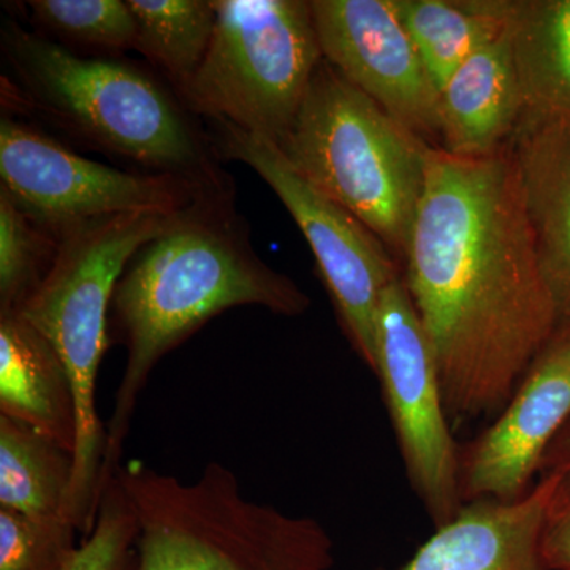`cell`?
I'll return each instance as SVG.
<instances>
[{
  "label": "cell",
  "instance_id": "23",
  "mask_svg": "<svg viewBox=\"0 0 570 570\" xmlns=\"http://www.w3.org/2000/svg\"><path fill=\"white\" fill-rule=\"evenodd\" d=\"M140 524L129 494L112 478L100 501L96 524L63 570H138Z\"/></svg>",
  "mask_w": 570,
  "mask_h": 570
},
{
  "label": "cell",
  "instance_id": "1",
  "mask_svg": "<svg viewBox=\"0 0 570 570\" xmlns=\"http://www.w3.org/2000/svg\"><path fill=\"white\" fill-rule=\"evenodd\" d=\"M403 264L450 420H493L560 330L509 145L430 149Z\"/></svg>",
  "mask_w": 570,
  "mask_h": 570
},
{
  "label": "cell",
  "instance_id": "14",
  "mask_svg": "<svg viewBox=\"0 0 570 570\" xmlns=\"http://www.w3.org/2000/svg\"><path fill=\"white\" fill-rule=\"evenodd\" d=\"M509 146L560 328L570 326V118L523 116Z\"/></svg>",
  "mask_w": 570,
  "mask_h": 570
},
{
  "label": "cell",
  "instance_id": "7",
  "mask_svg": "<svg viewBox=\"0 0 570 570\" xmlns=\"http://www.w3.org/2000/svg\"><path fill=\"white\" fill-rule=\"evenodd\" d=\"M212 43L178 92L195 116L283 140L324 61L305 0H214Z\"/></svg>",
  "mask_w": 570,
  "mask_h": 570
},
{
  "label": "cell",
  "instance_id": "26",
  "mask_svg": "<svg viewBox=\"0 0 570 570\" xmlns=\"http://www.w3.org/2000/svg\"><path fill=\"white\" fill-rule=\"evenodd\" d=\"M568 469H570V423L551 445L540 469V475L566 472Z\"/></svg>",
  "mask_w": 570,
  "mask_h": 570
},
{
  "label": "cell",
  "instance_id": "19",
  "mask_svg": "<svg viewBox=\"0 0 570 570\" xmlns=\"http://www.w3.org/2000/svg\"><path fill=\"white\" fill-rule=\"evenodd\" d=\"M439 94L469 56L504 31L491 0H393Z\"/></svg>",
  "mask_w": 570,
  "mask_h": 570
},
{
  "label": "cell",
  "instance_id": "2",
  "mask_svg": "<svg viewBox=\"0 0 570 570\" xmlns=\"http://www.w3.org/2000/svg\"><path fill=\"white\" fill-rule=\"evenodd\" d=\"M238 306L295 317L311 299L255 253L227 179L204 190L146 243L116 284L108 333L110 343L126 347L127 358L107 425L104 491L122 464L124 442L154 367L206 322Z\"/></svg>",
  "mask_w": 570,
  "mask_h": 570
},
{
  "label": "cell",
  "instance_id": "16",
  "mask_svg": "<svg viewBox=\"0 0 570 570\" xmlns=\"http://www.w3.org/2000/svg\"><path fill=\"white\" fill-rule=\"evenodd\" d=\"M0 415L75 455L77 397L61 356L21 314H0Z\"/></svg>",
  "mask_w": 570,
  "mask_h": 570
},
{
  "label": "cell",
  "instance_id": "12",
  "mask_svg": "<svg viewBox=\"0 0 570 570\" xmlns=\"http://www.w3.org/2000/svg\"><path fill=\"white\" fill-rule=\"evenodd\" d=\"M569 423L570 326H562L491 425L461 450L464 504L478 499L523 498Z\"/></svg>",
  "mask_w": 570,
  "mask_h": 570
},
{
  "label": "cell",
  "instance_id": "6",
  "mask_svg": "<svg viewBox=\"0 0 570 570\" xmlns=\"http://www.w3.org/2000/svg\"><path fill=\"white\" fill-rule=\"evenodd\" d=\"M276 146L299 175L358 217L404 262L433 146L325 59Z\"/></svg>",
  "mask_w": 570,
  "mask_h": 570
},
{
  "label": "cell",
  "instance_id": "21",
  "mask_svg": "<svg viewBox=\"0 0 570 570\" xmlns=\"http://www.w3.org/2000/svg\"><path fill=\"white\" fill-rule=\"evenodd\" d=\"M61 232L41 224L0 189V314L17 313L58 255Z\"/></svg>",
  "mask_w": 570,
  "mask_h": 570
},
{
  "label": "cell",
  "instance_id": "22",
  "mask_svg": "<svg viewBox=\"0 0 570 570\" xmlns=\"http://www.w3.org/2000/svg\"><path fill=\"white\" fill-rule=\"evenodd\" d=\"M32 20L62 40L107 51L135 50L138 26L122 0H32Z\"/></svg>",
  "mask_w": 570,
  "mask_h": 570
},
{
  "label": "cell",
  "instance_id": "5",
  "mask_svg": "<svg viewBox=\"0 0 570 570\" xmlns=\"http://www.w3.org/2000/svg\"><path fill=\"white\" fill-rule=\"evenodd\" d=\"M116 478L138 524V570H330L335 543L311 517L243 493L235 472L209 461L193 482L127 461Z\"/></svg>",
  "mask_w": 570,
  "mask_h": 570
},
{
  "label": "cell",
  "instance_id": "3",
  "mask_svg": "<svg viewBox=\"0 0 570 570\" xmlns=\"http://www.w3.org/2000/svg\"><path fill=\"white\" fill-rule=\"evenodd\" d=\"M2 102L28 108L94 148L157 174L227 178L194 112L151 73L115 59L82 58L18 22L2 26Z\"/></svg>",
  "mask_w": 570,
  "mask_h": 570
},
{
  "label": "cell",
  "instance_id": "25",
  "mask_svg": "<svg viewBox=\"0 0 570 570\" xmlns=\"http://www.w3.org/2000/svg\"><path fill=\"white\" fill-rule=\"evenodd\" d=\"M540 550L547 570H570V469L561 472L547 504Z\"/></svg>",
  "mask_w": 570,
  "mask_h": 570
},
{
  "label": "cell",
  "instance_id": "20",
  "mask_svg": "<svg viewBox=\"0 0 570 570\" xmlns=\"http://www.w3.org/2000/svg\"><path fill=\"white\" fill-rule=\"evenodd\" d=\"M127 6L138 26L135 50L160 69L178 94L212 43L214 0H127Z\"/></svg>",
  "mask_w": 570,
  "mask_h": 570
},
{
  "label": "cell",
  "instance_id": "10",
  "mask_svg": "<svg viewBox=\"0 0 570 570\" xmlns=\"http://www.w3.org/2000/svg\"><path fill=\"white\" fill-rule=\"evenodd\" d=\"M376 374L412 490L434 527L459 515L461 450L452 433L436 360L403 277L379 306Z\"/></svg>",
  "mask_w": 570,
  "mask_h": 570
},
{
  "label": "cell",
  "instance_id": "17",
  "mask_svg": "<svg viewBox=\"0 0 570 570\" xmlns=\"http://www.w3.org/2000/svg\"><path fill=\"white\" fill-rule=\"evenodd\" d=\"M504 21L523 116L570 118V0H491Z\"/></svg>",
  "mask_w": 570,
  "mask_h": 570
},
{
  "label": "cell",
  "instance_id": "15",
  "mask_svg": "<svg viewBox=\"0 0 570 570\" xmlns=\"http://www.w3.org/2000/svg\"><path fill=\"white\" fill-rule=\"evenodd\" d=\"M519 73L508 32L469 56L439 94L441 148L482 157L505 148L523 118Z\"/></svg>",
  "mask_w": 570,
  "mask_h": 570
},
{
  "label": "cell",
  "instance_id": "9",
  "mask_svg": "<svg viewBox=\"0 0 570 570\" xmlns=\"http://www.w3.org/2000/svg\"><path fill=\"white\" fill-rule=\"evenodd\" d=\"M0 189L52 230L121 214H176L208 187L193 176L126 171L86 159L11 116L0 122Z\"/></svg>",
  "mask_w": 570,
  "mask_h": 570
},
{
  "label": "cell",
  "instance_id": "8",
  "mask_svg": "<svg viewBox=\"0 0 570 570\" xmlns=\"http://www.w3.org/2000/svg\"><path fill=\"white\" fill-rule=\"evenodd\" d=\"M217 156L249 165L294 217L316 257L341 328L376 373L377 316L385 291L403 277L400 262L358 217L292 167L275 142L225 122H212Z\"/></svg>",
  "mask_w": 570,
  "mask_h": 570
},
{
  "label": "cell",
  "instance_id": "11",
  "mask_svg": "<svg viewBox=\"0 0 570 570\" xmlns=\"http://www.w3.org/2000/svg\"><path fill=\"white\" fill-rule=\"evenodd\" d=\"M322 56L428 145L441 148L439 91L393 0H311Z\"/></svg>",
  "mask_w": 570,
  "mask_h": 570
},
{
  "label": "cell",
  "instance_id": "4",
  "mask_svg": "<svg viewBox=\"0 0 570 570\" xmlns=\"http://www.w3.org/2000/svg\"><path fill=\"white\" fill-rule=\"evenodd\" d=\"M179 213L121 214L62 228L55 264L17 311L50 341L73 385L78 439L67 517L82 539L91 534L104 497L107 426L97 411V377L110 347L112 294L134 255Z\"/></svg>",
  "mask_w": 570,
  "mask_h": 570
},
{
  "label": "cell",
  "instance_id": "18",
  "mask_svg": "<svg viewBox=\"0 0 570 570\" xmlns=\"http://www.w3.org/2000/svg\"><path fill=\"white\" fill-rule=\"evenodd\" d=\"M73 453L0 415V509L33 519H69Z\"/></svg>",
  "mask_w": 570,
  "mask_h": 570
},
{
  "label": "cell",
  "instance_id": "24",
  "mask_svg": "<svg viewBox=\"0 0 570 570\" xmlns=\"http://www.w3.org/2000/svg\"><path fill=\"white\" fill-rule=\"evenodd\" d=\"M69 519H33L0 509V570H63L77 553Z\"/></svg>",
  "mask_w": 570,
  "mask_h": 570
},
{
  "label": "cell",
  "instance_id": "13",
  "mask_svg": "<svg viewBox=\"0 0 570 570\" xmlns=\"http://www.w3.org/2000/svg\"><path fill=\"white\" fill-rule=\"evenodd\" d=\"M561 472L517 501L478 499L423 543L401 570H547L540 550L543 515Z\"/></svg>",
  "mask_w": 570,
  "mask_h": 570
}]
</instances>
